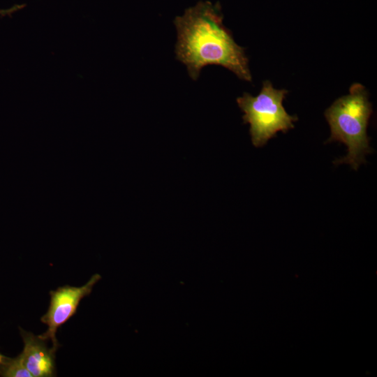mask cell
I'll list each match as a JSON object with an SVG mask.
<instances>
[{"label": "cell", "mask_w": 377, "mask_h": 377, "mask_svg": "<svg viewBox=\"0 0 377 377\" xmlns=\"http://www.w3.org/2000/svg\"><path fill=\"white\" fill-rule=\"evenodd\" d=\"M177 40V59L186 65L189 76L196 80L205 66L219 65L250 82L251 75L243 47L234 40L223 24L217 5L199 1L174 20Z\"/></svg>", "instance_id": "6da1fadb"}, {"label": "cell", "mask_w": 377, "mask_h": 377, "mask_svg": "<svg viewBox=\"0 0 377 377\" xmlns=\"http://www.w3.org/2000/svg\"><path fill=\"white\" fill-rule=\"evenodd\" d=\"M371 113L367 93L358 83L351 86L349 94L338 98L326 110L325 116L331 131L327 142L338 141L348 148L347 155L334 164L347 163L356 170L364 162L366 154L372 151L367 133Z\"/></svg>", "instance_id": "7a4b0ae2"}, {"label": "cell", "mask_w": 377, "mask_h": 377, "mask_svg": "<svg viewBox=\"0 0 377 377\" xmlns=\"http://www.w3.org/2000/svg\"><path fill=\"white\" fill-rule=\"evenodd\" d=\"M287 91L276 89L269 81H265L257 96L248 93L237 98L244 112V123L250 124V135L256 147L265 145L277 132L286 133L294 127L297 117L288 114L283 106Z\"/></svg>", "instance_id": "3957f363"}, {"label": "cell", "mask_w": 377, "mask_h": 377, "mask_svg": "<svg viewBox=\"0 0 377 377\" xmlns=\"http://www.w3.org/2000/svg\"><path fill=\"white\" fill-rule=\"evenodd\" d=\"M101 278L98 274H95L82 286L65 285L50 292L49 309L40 318L41 322L47 326V330L38 336L46 341H51L54 350L57 351L59 346L56 338L58 328L76 313L81 300L91 293L93 287Z\"/></svg>", "instance_id": "277c9868"}, {"label": "cell", "mask_w": 377, "mask_h": 377, "mask_svg": "<svg viewBox=\"0 0 377 377\" xmlns=\"http://www.w3.org/2000/svg\"><path fill=\"white\" fill-rule=\"evenodd\" d=\"M24 349L20 356L23 364L33 377H52L55 376V350L48 348L46 341L39 336L20 328Z\"/></svg>", "instance_id": "5b68a950"}, {"label": "cell", "mask_w": 377, "mask_h": 377, "mask_svg": "<svg viewBox=\"0 0 377 377\" xmlns=\"http://www.w3.org/2000/svg\"><path fill=\"white\" fill-rule=\"evenodd\" d=\"M3 377H33L22 362L20 355L15 358L8 357L1 371Z\"/></svg>", "instance_id": "8992f818"}, {"label": "cell", "mask_w": 377, "mask_h": 377, "mask_svg": "<svg viewBox=\"0 0 377 377\" xmlns=\"http://www.w3.org/2000/svg\"><path fill=\"white\" fill-rule=\"evenodd\" d=\"M7 357L3 355L2 354L0 353V371L3 365V364L5 363L6 362V360Z\"/></svg>", "instance_id": "52a82bcc"}]
</instances>
